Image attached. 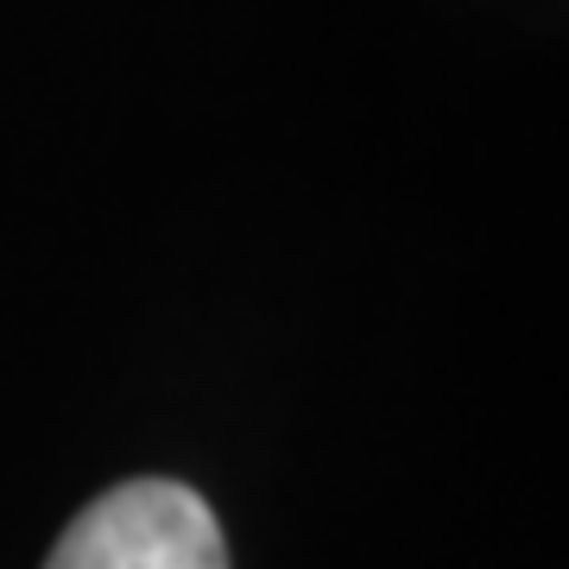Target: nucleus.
I'll use <instances>...</instances> for the list:
<instances>
[{"label": "nucleus", "instance_id": "f257e3e1", "mask_svg": "<svg viewBox=\"0 0 569 569\" xmlns=\"http://www.w3.org/2000/svg\"><path fill=\"white\" fill-rule=\"evenodd\" d=\"M44 569H228V538L183 481H121L70 519Z\"/></svg>", "mask_w": 569, "mask_h": 569}]
</instances>
